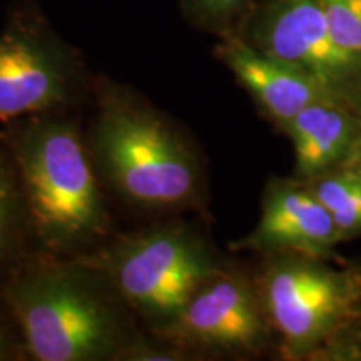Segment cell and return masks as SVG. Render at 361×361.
<instances>
[{"label": "cell", "instance_id": "18", "mask_svg": "<svg viewBox=\"0 0 361 361\" xmlns=\"http://www.w3.org/2000/svg\"><path fill=\"white\" fill-rule=\"evenodd\" d=\"M360 331H361V326H360Z\"/></svg>", "mask_w": 361, "mask_h": 361}, {"label": "cell", "instance_id": "6", "mask_svg": "<svg viewBox=\"0 0 361 361\" xmlns=\"http://www.w3.org/2000/svg\"><path fill=\"white\" fill-rule=\"evenodd\" d=\"M94 75L79 49L32 0H17L0 30V128L49 112L79 111Z\"/></svg>", "mask_w": 361, "mask_h": 361}, {"label": "cell", "instance_id": "17", "mask_svg": "<svg viewBox=\"0 0 361 361\" xmlns=\"http://www.w3.org/2000/svg\"><path fill=\"white\" fill-rule=\"evenodd\" d=\"M355 109H356V114H358V134H356L353 151H351V154L346 162H351V164L360 166L361 168V102L355 107Z\"/></svg>", "mask_w": 361, "mask_h": 361}, {"label": "cell", "instance_id": "1", "mask_svg": "<svg viewBox=\"0 0 361 361\" xmlns=\"http://www.w3.org/2000/svg\"><path fill=\"white\" fill-rule=\"evenodd\" d=\"M90 156L109 196L152 218L207 209V169L192 135L133 85L94 75Z\"/></svg>", "mask_w": 361, "mask_h": 361}, {"label": "cell", "instance_id": "15", "mask_svg": "<svg viewBox=\"0 0 361 361\" xmlns=\"http://www.w3.org/2000/svg\"><path fill=\"white\" fill-rule=\"evenodd\" d=\"M322 6L336 42L361 59V0H322Z\"/></svg>", "mask_w": 361, "mask_h": 361}, {"label": "cell", "instance_id": "9", "mask_svg": "<svg viewBox=\"0 0 361 361\" xmlns=\"http://www.w3.org/2000/svg\"><path fill=\"white\" fill-rule=\"evenodd\" d=\"M343 241L331 214L305 180L274 178L264 188L258 223L246 238L234 243V250L331 259Z\"/></svg>", "mask_w": 361, "mask_h": 361}, {"label": "cell", "instance_id": "13", "mask_svg": "<svg viewBox=\"0 0 361 361\" xmlns=\"http://www.w3.org/2000/svg\"><path fill=\"white\" fill-rule=\"evenodd\" d=\"M326 207L341 238L361 236V168L345 162L331 171L305 180Z\"/></svg>", "mask_w": 361, "mask_h": 361}, {"label": "cell", "instance_id": "10", "mask_svg": "<svg viewBox=\"0 0 361 361\" xmlns=\"http://www.w3.org/2000/svg\"><path fill=\"white\" fill-rule=\"evenodd\" d=\"M213 54L279 133L310 104L336 99L310 74L256 51L238 35L218 39Z\"/></svg>", "mask_w": 361, "mask_h": 361}, {"label": "cell", "instance_id": "11", "mask_svg": "<svg viewBox=\"0 0 361 361\" xmlns=\"http://www.w3.org/2000/svg\"><path fill=\"white\" fill-rule=\"evenodd\" d=\"M283 134L295 151V178L310 180L348 161L358 134V114L350 104L323 99L298 112Z\"/></svg>", "mask_w": 361, "mask_h": 361}, {"label": "cell", "instance_id": "14", "mask_svg": "<svg viewBox=\"0 0 361 361\" xmlns=\"http://www.w3.org/2000/svg\"><path fill=\"white\" fill-rule=\"evenodd\" d=\"M255 0H179L183 19L192 29L214 37L238 32Z\"/></svg>", "mask_w": 361, "mask_h": 361}, {"label": "cell", "instance_id": "7", "mask_svg": "<svg viewBox=\"0 0 361 361\" xmlns=\"http://www.w3.org/2000/svg\"><path fill=\"white\" fill-rule=\"evenodd\" d=\"M151 335L192 360L263 355L276 341L255 274L229 261L197 288L168 328Z\"/></svg>", "mask_w": 361, "mask_h": 361}, {"label": "cell", "instance_id": "3", "mask_svg": "<svg viewBox=\"0 0 361 361\" xmlns=\"http://www.w3.org/2000/svg\"><path fill=\"white\" fill-rule=\"evenodd\" d=\"M78 111L49 112L0 128L29 211L35 252L79 258L116 234Z\"/></svg>", "mask_w": 361, "mask_h": 361}, {"label": "cell", "instance_id": "2", "mask_svg": "<svg viewBox=\"0 0 361 361\" xmlns=\"http://www.w3.org/2000/svg\"><path fill=\"white\" fill-rule=\"evenodd\" d=\"M0 301L34 361H128L144 329L106 274L34 252L0 283Z\"/></svg>", "mask_w": 361, "mask_h": 361}, {"label": "cell", "instance_id": "8", "mask_svg": "<svg viewBox=\"0 0 361 361\" xmlns=\"http://www.w3.org/2000/svg\"><path fill=\"white\" fill-rule=\"evenodd\" d=\"M234 35L310 74L340 101L361 102V59L333 37L322 0H255Z\"/></svg>", "mask_w": 361, "mask_h": 361}, {"label": "cell", "instance_id": "16", "mask_svg": "<svg viewBox=\"0 0 361 361\" xmlns=\"http://www.w3.org/2000/svg\"><path fill=\"white\" fill-rule=\"evenodd\" d=\"M27 360L22 340L11 314L0 301V361Z\"/></svg>", "mask_w": 361, "mask_h": 361}, {"label": "cell", "instance_id": "4", "mask_svg": "<svg viewBox=\"0 0 361 361\" xmlns=\"http://www.w3.org/2000/svg\"><path fill=\"white\" fill-rule=\"evenodd\" d=\"M102 271L147 333L168 328L226 261L196 219L159 218L79 256Z\"/></svg>", "mask_w": 361, "mask_h": 361}, {"label": "cell", "instance_id": "5", "mask_svg": "<svg viewBox=\"0 0 361 361\" xmlns=\"http://www.w3.org/2000/svg\"><path fill=\"white\" fill-rule=\"evenodd\" d=\"M261 256L255 278L284 360L329 358L360 335L361 273L293 252Z\"/></svg>", "mask_w": 361, "mask_h": 361}, {"label": "cell", "instance_id": "12", "mask_svg": "<svg viewBox=\"0 0 361 361\" xmlns=\"http://www.w3.org/2000/svg\"><path fill=\"white\" fill-rule=\"evenodd\" d=\"M34 252L32 228L19 173L7 147L0 142V283Z\"/></svg>", "mask_w": 361, "mask_h": 361}]
</instances>
